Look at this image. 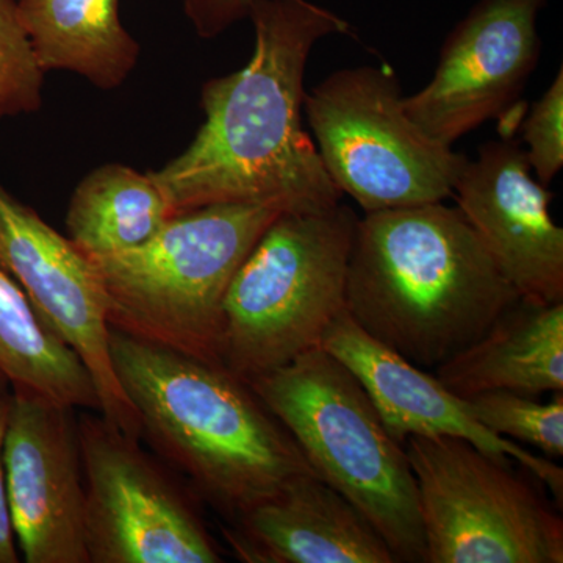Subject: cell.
<instances>
[{"label":"cell","mask_w":563,"mask_h":563,"mask_svg":"<svg viewBox=\"0 0 563 563\" xmlns=\"http://www.w3.org/2000/svg\"><path fill=\"white\" fill-rule=\"evenodd\" d=\"M90 563H218L190 496L101 413L77 418Z\"/></svg>","instance_id":"9"},{"label":"cell","mask_w":563,"mask_h":563,"mask_svg":"<svg viewBox=\"0 0 563 563\" xmlns=\"http://www.w3.org/2000/svg\"><path fill=\"white\" fill-rule=\"evenodd\" d=\"M474 417L488 431L537 448L548 459L563 455V391L543 404L514 391H485L468 398Z\"/></svg>","instance_id":"20"},{"label":"cell","mask_w":563,"mask_h":563,"mask_svg":"<svg viewBox=\"0 0 563 563\" xmlns=\"http://www.w3.org/2000/svg\"><path fill=\"white\" fill-rule=\"evenodd\" d=\"M0 268L87 366L101 402L99 413L141 440L139 417L111 365L109 310L95 263L2 185Z\"/></svg>","instance_id":"10"},{"label":"cell","mask_w":563,"mask_h":563,"mask_svg":"<svg viewBox=\"0 0 563 563\" xmlns=\"http://www.w3.org/2000/svg\"><path fill=\"white\" fill-rule=\"evenodd\" d=\"M177 211L151 174L106 165L80 181L66 213L68 239L87 257H109L150 242Z\"/></svg>","instance_id":"18"},{"label":"cell","mask_w":563,"mask_h":563,"mask_svg":"<svg viewBox=\"0 0 563 563\" xmlns=\"http://www.w3.org/2000/svg\"><path fill=\"white\" fill-rule=\"evenodd\" d=\"M302 109L325 173L365 213L444 202L468 162L415 124L388 65L335 70Z\"/></svg>","instance_id":"7"},{"label":"cell","mask_w":563,"mask_h":563,"mask_svg":"<svg viewBox=\"0 0 563 563\" xmlns=\"http://www.w3.org/2000/svg\"><path fill=\"white\" fill-rule=\"evenodd\" d=\"M247 384L290 432L313 473L372 523L395 561L424 563L406 448L387 431L357 377L318 346Z\"/></svg>","instance_id":"4"},{"label":"cell","mask_w":563,"mask_h":563,"mask_svg":"<svg viewBox=\"0 0 563 563\" xmlns=\"http://www.w3.org/2000/svg\"><path fill=\"white\" fill-rule=\"evenodd\" d=\"M44 74L16 0H0V120L40 109Z\"/></svg>","instance_id":"21"},{"label":"cell","mask_w":563,"mask_h":563,"mask_svg":"<svg viewBox=\"0 0 563 563\" xmlns=\"http://www.w3.org/2000/svg\"><path fill=\"white\" fill-rule=\"evenodd\" d=\"M114 376L141 440L179 470L225 523L313 473L251 385L213 365L110 328Z\"/></svg>","instance_id":"3"},{"label":"cell","mask_w":563,"mask_h":563,"mask_svg":"<svg viewBox=\"0 0 563 563\" xmlns=\"http://www.w3.org/2000/svg\"><path fill=\"white\" fill-rule=\"evenodd\" d=\"M521 132L532 174L548 187L563 168V68L533 103Z\"/></svg>","instance_id":"22"},{"label":"cell","mask_w":563,"mask_h":563,"mask_svg":"<svg viewBox=\"0 0 563 563\" xmlns=\"http://www.w3.org/2000/svg\"><path fill=\"white\" fill-rule=\"evenodd\" d=\"M0 374L20 388L73 407L101 412L87 366L41 320L25 292L0 268Z\"/></svg>","instance_id":"19"},{"label":"cell","mask_w":563,"mask_h":563,"mask_svg":"<svg viewBox=\"0 0 563 563\" xmlns=\"http://www.w3.org/2000/svg\"><path fill=\"white\" fill-rule=\"evenodd\" d=\"M358 217L339 202L284 211L263 232L222 303L221 366L250 383L321 346L346 310Z\"/></svg>","instance_id":"6"},{"label":"cell","mask_w":563,"mask_h":563,"mask_svg":"<svg viewBox=\"0 0 563 563\" xmlns=\"http://www.w3.org/2000/svg\"><path fill=\"white\" fill-rule=\"evenodd\" d=\"M11 387L9 384V380L5 379V377L0 374V395H3V393L10 391Z\"/></svg>","instance_id":"25"},{"label":"cell","mask_w":563,"mask_h":563,"mask_svg":"<svg viewBox=\"0 0 563 563\" xmlns=\"http://www.w3.org/2000/svg\"><path fill=\"white\" fill-rule=\"evenodd\" d=\"M321 347L343 363L368 393L387 431L406 443L409 437H453L484 453L525 466L563 498V470L553 459L540 457L517 442L496 435L474 417L468 399L461 398L431 373L413 365L358 328L346 310L322 336Z\"/></svg>","instance_id":"14"},{"label":"cell","mask_w":563,"mask_h":563,"mask_svg":"<svg viewBox=\"0 0 563 563\" xmlns=\"http://www.w3.org/2000/svg\"><path fill=\"white\" fill-rule=\"evenodd\" d=\"M454 395L514 391L539 398L563 391V302L518 299L483 336L437 366Z\"/></svg>","instance_id":"16"},{"label":"cell","mask_w":563,"mask_h":563,"mask_svg":"<svg viewBox=\"0 0 563 563\" xmlns=\"http://www.w3.org/2000/svg\"><path fill=\"white\" fill-rule=\"evenodd\" d=\"M547 0H479L448 33L431 81L404 98L415 124L453 146L520 98L540 58Z\"/></svg>","instance_id":"11"},{"label":"cell","mask_w":563,"mask_h":563,"mask_svg":"<svg viewBox=\"0 0 563 563\" xmlns=\"http://www.w3.org/2000/svg\"><path fill=\"white\" fill-rule=\"evenodd\" d=\"M453 196L520 299L563 302V229L550 213L553 192L533 176L523 144L485 143L463 166Z\"/></svg>","instance_id":"13"},{"label":"cell","mask_w":563,"mask_h":563,"mask_svg":"<svg viewBox=\"0 0 563 563\" xmlns=\"http://www.w3.org/2000/svg\"><path fill=\"white\" fill-rule=\"evenodd\" d=\"M250 62L203 85L206 121L179 157L151 177L177 213L211 203L284 211L342 202L303 128V76L314 44L351 25L309 0H254Z\"/></svg>","instance_id":"1"},{"label":"cell","mask_w":563,"mask_h":563,"mask_svg":"<svg viewBox=\"0 0 563 563\" xmlns=\"http://www.w3.org/2000/svg\"><path fill=\"white\" fill-rule=\"evenodd\" d=\"M254 0H185V11L199 35H220L236 21L250 18Z\"/></svg>","instance_id":"23"},{"label":"cell","mask_w":563,"mask_h":563,"mask_svg":"<svg viewBox=\"0 0 563 563\" xmlns=\"http://www.w3.org/2000/svg\"><path fill=\"white\" fill-rule=\"evenodd\" d=\"M417 483L424 563H562L558 509L514 461L453 437L404 443Z\"/></svg>","instance_id":"8"},{"label":"cell","mask_w":563,"mask_h":563,"mask_svg":"<svg viewBox=\"0 0 563 563\" xmlns=\"http://www.w3.org/2000/svg\"><path fill=\"white\" fill-rule=\"evenodd\" d=\"M222 536L244 563L396 562L372 523L314 473L244 510Z\"/></svg>","instance_id":"15"},{"label":"cell","mask_w":563,"mask_h":563,"mask_svg":"<svg viewBox=\"0 0 563 563\" xmlns=\"http://www.w3.org/2000/svg\"><path fill=\"white\" fill-rule=\"evenodd\" d=\"M74 410L11 388L3 466L14 539L27 563H90Z\"/></svg>","instance_id":"12"},{"label":"cell","mask_w":563,"mask_h":563,"mask_svg":"<svg viewBox=\"0 0 563 563\" xmlns=\"http://www.w3.org/2000/svg\"><path fill=\"white\" fill-rule=\"evenodd\" d=\"M43 69L80 74L102 90L120 87L140 46L120 20V0H16Z\"/></svg>","instance_id":"17"},{"label":"cell","mask_w":563,"mask_h":563,"mask_svg":"<svg viewBox=\"0 0 563 563\" xmlns=\"http://www.w3.org/2000/svg\"><path fill=\"white\" fill-rule=\"evenodd\" d=\"M518 299L457 207L432 202L358 218L346 312L413 365L450 361Z\"/></svg>","instance_id":"2"},{"label":"cell","mask_w":563,"mask_h":563,"mask_svg":"<svg viewBox=\"0 0 563 563\" xmlns=\"http://www.w3.org/2000/svg\"><path fill=\"white\" fill-rule=\"evenodd\" d=\"M280 213L266 203H211L174 214L135 250L91 258L110 328L221 365L225 292Z\"/></svg>","instance_id":"5"},{"label":"cell","mask_w":563,"mask_h":563,"mask_svg":"<svg viewBox=\"0 0 563 563\" xmlns=\"http://www.w3.org/2000/svg\"><path fill=\"white\" fill-rule=\"evenodd\" d=\"M11 390L0 395V563L20 562L13 525H11L9 498H7L5 466H3V439L9 421Z\"/></svg>","instance_id":"24"}]
</instances>
